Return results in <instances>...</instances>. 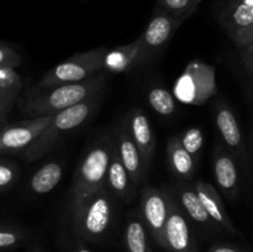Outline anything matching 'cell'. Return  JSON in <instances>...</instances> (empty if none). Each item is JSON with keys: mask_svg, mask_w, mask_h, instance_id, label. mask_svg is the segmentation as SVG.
I'll return each mask as SVG.
<instances>
[{"mask_svg": "<svg viewBox=\"0 0 253 252\" xmlns=\"http://www.w3.org/2000/svg\"><path fill=\"white\" fill-rule=\"evenodd\" d=\"M105 84L106 76L100 72L85 81L36 90V93L32 94L26 100L22 113L30 118L54 115L59 111L96 96Z\"/></svg>", "mask_w": 253, "mask_h": 252, "instance_id": "6da1fadb", "label": "cell"}, {"mask_svg": "<svg viewBox=\"0 0 253 252\" xmlns=\"http://www.w3.org/2000/svg\"><path fill=\"white\" fill-rule=\"evenodd\" d=\"M114 146L115 133L104 136L86 152L81 165L77 167L71 192V210L73 215L81 210L93 193L106 185L108 168Z\"/></svg>", "mask_w": 253, "mask_h": 252, "instance_id": "7a4b0ae2", "label": "cell"}, {"mask_svg": "<svg viewBox=\"0 0 253 252\" xmlns=\"http://www.w3.org/2000/svg\"><path fill=\"white\" fill-rule=\"evenodd\" d=\"M95 106L96 100L95 96H93L83 103L57 113L39 138L25 151V160L27 162H34L51 152L62 138L66 137L71 131L78 128L90 116Z\"/></svg>", "mask_w": 253, "mask_h": 252, "instance_id": "3957f363", "label": "cell"}, {"mask_svg": "<svg viewBox=\"0 0 253 252\" xmlns=\"http://www.w3.org/2000/svg\"><path fill=\"white\" fill-rule=\"evenodd\" d=\"M216 93V69L197 59L185 66L173 85L174 98L187 105H204Z\"/></svg>", "mask_w": 253, "mask_h": 252, "instance_id": "277c9868", "label": "cell"}, {"mask_svg": "<svg viewBox=\"0 0 253 252\" xmlns=\"http://www.w3.org/2000/svg\"><path fill=\"white\" fill-rule=\"evenodd\" d=\"M108 48L99 47L86 52L76 53L62 63L54 66L39 81L35 90L51 88L67 83L85 81L104 69V57Z\"/></svg>", "mask_w": 253, "mask_h": 252, "instance_id": "5b68a950", "label": "cell"}, {"mask_svg": "<svg viewBox=\"0 0 253 252\" xmlns=\"http://www.w3.org/2000/svg\"><path fill=\"white\" fill-rule=\"evenodd\" d=\"M114 194L108 185L90 195L76 215H73L79 229L89 237H98L109 229L113 220Z\"/></svg>", "mask_w": 253, "mask_h": 252, "instance_id": "8992f818", "label": "cell"}, {"mask_svg": "<svg viewBox=\"0 0 253 252\" xmlns=\"http://www.w3.org/2000/svg\"><path fill=\"white\" fill-rule=\"evenodd\" d=\"M54 115L29 118L14 124H7L0 133V155L25 152L51 124Z\"/></svg>", "mask_w": 253, "mask_h": 252, "instance_id": "52a82bcc", "label": "cell"}, {"mask_svg": "<svg viewBox=\"0 0 253 252\" xmlns=\"http://www.w3.org/2000/svg\"><path fill=\"white\" fill-rule=\"evenodd\" d=\"M140 210L151 232L158 241L163 242V232L169 212L168 193L155 187H145L141 195Z\"/></svg>", "mask_w": 253, "mask_h": 252, "instance_id": "ba28073f", "label": "cell"}, {"mask_svg": "<svg viewBox=\"0 0 253 252\" xmlns=\"http://www.w3.org/2000/svg\"><path fill=\"white\" fill-rule=\"evenodd\" d=\"M182 24L183 20L172 16L160 7H156L147 27L140 36L142 42V58L146 59L148 53L162 48Z\"/></svg>", "mask_w": 253, "mask_h": 252, "instance_id": "9c48e42d", "label": "cell"}, {"mask_svg": "<svg viewBox=\"0 0 253 252\" xmlns=\"http://www.w3.org/2000/svg\"><path fill=\"white\" fill-rule=\"evenodd\" d=\"M169 212L163 232V244L174 252H188L190 247V230L182 205L178 204L174 195L169 194Z\"/></svg>", "mask_w": 253, "mask_h": 252, "instance_id": "30bf717a", "label": "cell"}, {"mask_svg": "<svg viewBox=\"0 0 253 252\" xmlns=\"http://www.w3.org/2000/svg\"><path fill=\"white\" fill-rule=\"evenodd\" d=\"M114 133H115L116 146H118V151L119 155H120L121 161H123L124 166H125V168L127 169L133 185L137 187V185L141 184V182L143 180L147 170H146L145 165H143L140 151H138L135 141L132 140L130 128H128L127 120L124 121V123L114 131Z\"/></svg>", "mask_w": 253, "mask_h": 252, "instance_id": "8fae6325", "label": "cell"}, {"mask_svg": "<svg viewBox=\"0 0 253 252\" xmlns=\"http://www.w3.org/2000/svg\"><path fill=\"white\" fill-rule=\"evenodd\" d=\"M128 128H130L132 140L135 141L138 151L142 157L146 170L150 167L156 148V138L151 127L150 120L142 110L135 108L130 111L127 118Z\"/></svg>", "mask_w": 253, "mask_h": 252, "instance_id": "7c38bea8", "label": "cell"}, {"mask_svg": "<svg viewBox=\"0 0 253 252\" xmlns=\"http://www.w3.org/2000/svg\"><path fill=\"white\" fill-rule=\"evenodd\" d=\"M215 180L222 194L232 202L239 194V172L234 158L224 147L215 148L212 158Z\"/></svg>", "mask_w": 253, "mask_h": 252, "instance_id": "4fadbf2b", "label": "cell"}, {"mask_svg": "<svg viewBox=\"0 0 253 252\" xmlns=\"http://www.w3.org/2000/svg\"><path fill=\"white\" fill-rule=\"evenodd\" d=\"M142 58V42L140 37L128 44L108 49L104 57V69L111 73H123L135 68Z\"/></svg>", "mask_w": 253, "mask_h": 252, "instance_id": "5bb4252c", "label": "cell"}, {"mask_svg": "<svg viewBox=\"0 0 253 252\" xmlns=\"http://www.w3.org/2000/svg\"><path fill=\"white\" fill-rule=\"evenodd\" d=\"M106 185L114 194V197L121 199L123 202H130L131 198L133 197V190L136 188L131 180L127 169L121 161L120 155H119L116 140L113 153H111L110 163H109Z\"/></svg>", "mask_w": 253, "mask_h": 252, "instance_id": "9a60e30c", "label": "cell"}, {"mask_svg": "<svg viewBox=\"0 0 253 252\" xmlns=\"http://www.w3.org/2000/svg\"><path fill=\"white\" fill-rule=\"evenodd\" d=\"M219 21L230 37L253 24V0H230L219 15Z\"/></svg>", "mask_w": 253, "mask_h": 252, "instance_id": "2e32d148", "label": "cell"}, {"mask_svg": "<svg viewBox=\"0 0 253 252\" xmlns=\"http://www.w3.org/2000/svg\"><path fill=\"white\" fill-rule=\"evenodd\" d=\"M216 125L224 142L240 157H244L245 147L242 140V132L240 128L237 119L231 109L225 104L217 108L216 110Z\"/></svg>", "mask_w": 253, "mask_h": 252, "instance_id": "e0dca14e", "label": "cell"}, {"mask_svg": "<svg viewBox=\"0 0 253 252\" xmlns=\"http://www.w3.org/2000/svg\"><path fill=\"white\" fill-rule=\"evenodd\" d=\"M194 188L212 221L221 225L222 227L230 230V231L235 232L234 226H232L229 215H227L226 208H225L217 190L210 183L203 182V180H198Z\"/></svg>", "mask_w": 253, "mask_h": 252, "instance_id": "ac0fdd59", "label": "cell"}, {"mask_svg": "<svg viewBox=\"0 0 253 252\" xmlns=\"http://www.w3.org/2000/svg\"><path fill=\"white\" fill-rule=\"evenodd\" d=\"M167 155L170 169L174 173L175 177L184 180L190 179L193 177V173H194V158L183 147L180 138L178 136H173L168 141Z\"/></svg>", "mask_w": 253, "mask_h": 252, "instance_id": "d6986e66", "label": "cell"}, {"mask_svg": "<svg viewBox=\"0 0 253 252\" xmlns=\"http://www.w3.org/2000/svg\"><path fill=\"white\" fill-rule=\"evenodd\" d=\"M63 170L58 162H48L35 172L30 180V189L36 194H46L61 182Z\"/></svg>", "mask_w": 253, "mask_h": 252, "instance_id": "ffe728a7", "label": "cell"}, {"mask_svg": "<svg viewBox=\"0 0 253 252\" xmlns=\"http://www.w3.org/2000/svg\"><path fill=\"white\" fill-rule=\"evenodd\" d=\"M179 198L182 208L187 211V214L194 221L207 225H210L211 222H214L211 217H210V215L208 214L207 209L203 205L202 200H200L199 195H198L194 187H187V185H184V187L180 188Z\"/></svg>", "mask_w": 253, "mask_h": 252, "instance_id": "44dd1931", "label": "cell"}, {"mask_svg": "<svg viewBox=\"0 0 253 252\" xmlns=\"http://www.w3.org/2000/svg\"><path fill=\"white\" fill-rule=\"evenodd\" d=\"M128 252H150L145 227L138 219L130 220L125 231Z\"/></svg>", "mask_w": 253, "mask_h": 252, "instance_id": "7402d4cb", "label": "cell"}, {"mask_svg": "<svg viewBox=\"0 0 253 252\" xmlns=\"http://www.w3.org/2000/svg\"><path fill=\"white\" fill-rule=\"evenodd\" d=\"M148 103L157 114L163 116L172 115L175 111V98L163 88H153L148 93Z\"/></svg>", "mask_w": 253, "mask_h": 252, "instance_id": "603a6c76", "label": "cell"}, {"mask_svg": "<svg viewBox=\"0 0 253 252\" xmlns=\"http://www.w3.org/2000/svg\"><path fill=\"white\" fill-rule=\"evenodd\" d=\"M157 7L179 20H187L195 12V0H157Z\"/></svg>", "mask_w": 253, "mask_h": 252, "instance_id": "cb8c5ba5", "label": "cell"}, {"mask_svg": "<svg viewBox=\"0 0 253 252\" xmlns=\"http://www.w3.org/2000/svg\"><path fill=\"white\" fill-rule=\"evenodd\" d=\"M180 142H182L183 147L193 156L199 155L200 150L203 147V143H204V135H203L202 130L199 127H190L187 131L183 132V135L180 136Z\"/></svg>", "mask_w": 253, "mask_h": 252, "instance_id": "d4e9b609", "label": "cell"}, {"mask_svg": "<svg viewBox=\"0 0 253 252\" xmlns=\"http://www.w3.org/2000/svg\"><path fill=\"white\" fill-rule=\"evenodd\" d=\"M21 86V76L15 68L0 67V91H20Z\"/></svg>", "mask_w": 253, "mask_h": 252, "instance_id": "484cf974", "label": "cell"}, {"mask_svg": "<svg viewBox=\"0 0 253 252\" xmlns=\"http://www.w3.org/2000/svg\"><path fill=\"white\" fill-rule=\"evenodd\" d=\"M19 178V168L15 163L0 160V192L9 189Z\"/></svg>", "mask_w": 253, "mask_h": 252, "instance_id": "4316f807", "label": "cell"}, {"mask_svg": "<svg viewBox=\"0 0 253 252\" xmlns=\"http://www.w3.org/2000/svg\"><path fill=\"white\" fill-rule=\"evenodd\" d=\"M21 63V57L16 49L5 42H0V67L15 68Z\"/></svg>", "mask_w": 253, "mask_h": 252, "instance_id": "83f0119b", "label": "cell"}, {"mask_svg": "<svg viewBox=\"0 0 253 252\" xmlns=\"http://www.w3.org/2000/svg\"><path fill=\"white\" fill-rule=\"evenodd\" d=\"M20 239H21V235L15 230L0 227V249L14 246L20 241Z\"/></svg>", "mask_w": 253, "mask_h": 252, "instance_id": "f1b7e54d", "label": "cell"}, {"mask_svg": "<svg viewBox=\"0 0 253 252\" xmlns=\"http://www.w3.org/2000/svg\"><path fill=\"white\" fill-rule=\"evenodd\" d=\"M231 39L236 42V44L239 47L245 46V44L253 43V24L251 25V26L247 27V29L237 32V34L234 35Z\"/></svg>", "mask_w": 253, "mask_h": 252, "instance_id": "f546056e", "label": "cell"}, {"mask_svg": "<svg viewBox=\"0 0 253 252\" xmlns=\"http://www.w3.org/2000/svg\"><path fill=\"white\" fill-rule=\"evenodd\" d=\"M17 96L19 95H11L0 100V116H9V113L16 103Z\"/></svg>", "mask_w": 253, "mask_h": 252, "instance_id": "4dcf8cb0", "label": "cell"}, {"mask_svg": "<svg viewBox=\"0 0 253 252\" xmlns=\"http://www.w3.org/2000/svg\"><path fill=\"white\" fill-rule=\"evenodd\" d=\"M242 51V56H244L245 61L247 62L251 69H253V43L245 44V46H240Z\"/></svg>", "mask_w": 253, "mask_h": 252, "instance_id": "1f68e13d", "label": "cell"}, {"mask_svg": "<svg viewBox=\"0 0 253 252\" xmlns=\"http://www.w3.org/2000/svg\"><path fill=\"white\" fill-rule=\"evenodd\" d=\"M20 91H0V100L5 98H9L11 95H19Z\"/></svg>", "mask_w": 253, "mask_h": 252, "instance_id": "d6a6232c", "label": "cell"}, {"mask_svg": "<svg viewBox=\"0 0 253 252\" xmlns=\"http://www.w3.org/2000/svg\"><path fill=\"white\" fill-rule=\"evenodd\" d=\"M7 124H9L7 123V116H0V133H1L2 130L6 127Z\"/></svg>", "mask_w": 253, "mask_h": 252, "instance_id": "836d02e7", "label": "cell"}, {"mask_svg": "<svg viewBox=\"0 0 253 252\" xmlns=\"http://www.w3.org/2000/svg\"><path fill=\"white\" fill-rule=\"evenodd\" d=\"M214 252H237V251L234 249H230V247H217L216 250H214Z\"/></svg>", "mask_w": 253, "mask_h": 252, "instance_id": "e575fe53", "label": "cell"}, {"mask_svg": "<svg viewBox=\"0 0 253 252\" xmlns=\"http://www.w3.org/2000/svg\"><path fill=\"white\" fill-rule=\"evenodd\" d=\"M202 1H203V0H195V9H197V7L199 6V4H200V2H202Z\"/></svg>", "mask_w": 253, "mask_h": 252, "instance_id": "d590c367", "label": "cell"}, {"mask_svg": "<svg viewBox=\"0 0 253 252\" xmlns=\"http://www.w3.org/2000/svg\"><path fill=\"white\" fill-rule=\"evenodd\" d=\"M78 252H90V251H89V250H86V249H81Z\"/></svg>", "mask_w": 253, "mask_h": 252, "instance_id": "8d00e7d4", "label": "cell"}, {"mask_svg": "<svg viewBox=\"0 0 253 252\" xmlns=\"http://www.w3.org/2000/svg\"><path fill=\"white\" fill-rule=\"evenodd\" d=\"M252 151H253V130H252Z\"/></svg>", "mask_w": 253, "mask_h": 252, "instance_id": "74e56055", "label": "cell"}, {"mask_svg": "<svg viewBox=\"0 0 253 252\" xmlns=\"http://www.w3.org/2000/svg\"><path fill=\"white\" fill-rule=\"evenodd\" d=\"M252 71H253V69H252Z\"/></svg>", "mask_w": 253, "mask_h": 252, "instance_id": "f35d334b", "label": "cell"}]
</instances>
